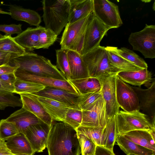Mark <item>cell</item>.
<instances>
[{
    "label": "cell",
    "mask_w": 155,
    "mask_h": 155,
    "mask_svg": "<svg viewBox=\"0 0 155 155\" xmlns=\"http://www.w3.org/2000/svg\"><path fill=\"white\" fill-rule=\"evenodd\" d=\"M81 126L88 127H104L107 118L105 103L103 97L91 109L82 111Z\"/></svg>",
    "instance_id": "cell-15"
},
{
    "label": "cell",
    "mask_w": 155,
    "mask_h": 155,
    "mask_svg": "<svg viewBox=\"0 0 155 155\" xmlns=\"http://www.w3.org/2000/svg\"><path fill=\"white\" fill-rule=\"evenodd\" d=\"M104 127H94L80 126L76 130L78 134L85 135L96 145L101 146L102 135Z\"/></svg>",
    "instance_id": "cell-35"
},
{
    "label": "cell",
    "mask_w": 155,
    "mask_h": 155,
    "mask_svg": "<svg viewBox=\"0 0 155 155\" xmlns=\"http://www.w3.org/2000/svg\"><path fill=\"white\" fill-rule=\"evenodd\" d=\"M0 80L7 89L11 93H14L15 84L17 80L15 73L0 75Z\"/></svg>",
    "instance_id": "cell-42"
},
{
    "label": "cell",
    "mask_w": 155,
    "mask_h": 155,
    "mask_svg": "<svg viewBox=\"0 0 155 155\" xmlns=\"http://www.w3.org/2000/svg\"><path fill=\"white\" fill-rule=\"evenodd\" d=\"M137 96L139 102V110L146 114L153 126L155 124V81H153L149 87L143 89L131 86Z\"/></svg>",
    "instance_id": "cell-14"
},
{
    "label": "cell",
    "mask_w": 155,
    "mask_h": 155,
    "mask_svg": "<svg viewBox=\"0 0 155 155\" xmlns=\"http://www.w3.org/2000/svg\"><path fill=\"white\" fill-rule=\"evenodd\" d=\"M149 130H136L122 135L136 144L155 151V138Z\"/></svg>",
    "instance_id": "cell-26"
},
{
    "label": "cell",
    "mask_w": 155,
    "mask_h": 155,
    "mask_svg": "<svg viewBox=\"0 0 155 155\" xmlns=\"http://www.w3.org/2000/svg\"><path fill=\"white\" fill-rule=\"evenodd\" d=\"M6 119L14 123L19 133L24 134L27 128L31 125L43 122L33 114L22 107Z\"/></svg>",
    "instance_id": "cell-19"
},
{
    "label": "cell",
    "mask_w": 155,
    "mask_h": 155,
    "mask_svg": "<svg viewBox=\"0 0 155 155\" xmlns=\"http://www.w3.org/2000/svg\"><path fill=\"white\" fill-rule=\"evenodd\" d=\"M116 92L119 107L130 112L139 110V102L137 94L132 87L116 75Z\"/></svg>",
    "instance_id": "cell-10"
},
{
    "label": "cell",
    "mask_w": 155,
    "mask_h": 155,
    "mask_svg": "<svg viewBox=\"0 0 155 155\" xmlns=\"http://www.w3.org/2000/svg\"><path fill=\"white\" fill-rule=\"evenodd\" d=\"M0 155H15L8 148L6 142L0 139Z\"/></svg>",
    "instance_id": "cell-47"
},
{
    "label": "cell",
    "mask_w": 155,
    "mask_h": 155,
    "mask_svg": "<svg viewBox=\"0 0 155 155\" xmlns=\"http://www.w3.org/2000/svg\"><path fill=\"white\" fill-rule=\"evenodd\" d=\"M51 127L42 122L26 129L24 134L35 153L42 152L46 147Z\"/></svg>",
    "instance_id": "cell-13"
},
{
    "label": "cell",
    "mask_w": 155,
    "mask_h": 155,
    "mask_svg": "<svg viewBox=\"0 0 155 155\" xmlns=\"http://www.w3.org/2000/svg\"><path fill=\"white\" fill-rule=\"evenodd\" d=\"M128 42L134 50L140 52L145 58H155V25L146 24L139 31L131 33Z\"/></svg>",
    "instance_id": "cell-7"
},
{
    "label": "cell",
    "mask_w": 155,
    "mask_h": 155,
    "mask_svg": "<svg viewBox=\"0 0 155 155\" xmlns=\"http://www.w3.org/2000/svg\"><path fill=\"white\" fill-rule=\"evenodd\" d=\"M8 148L15 155L26 154L33 155L35 153L25 134L19 133L8 140Z\"/></svg>",
    "instance_id": "cell-25"
},
{
    "label": "cell",
    "mask_w": 155,
    "mask_h": 155,
    "mask_svg": "<svg viewBox=\"0 0 155 155\" xmlns=\"http://www.w3.org/2000/svg\"><path fill=\"white\" fill-rule=\"evenodd\" d=\"M10 63L18 66V69L35 75L67 80L50 60L36 54L27 52L24 54L14 58Z\"/></svg>",
    "instance_id": "cell-2"
},
{
    "label": "cell",
    "mask_w": 155,
    "mask_h": 155,
    "mask_svg": "<svg viewBox=\"0 0 155 155\" xmlns=\"http://www.w3.org/2000/svg\"><path fill=\"white\" fill-rule=\"evenodd\" d=\"M8 107H22L21 98L13 93H0V110H4Z\"/></svg>",
    "instance_id": "cell-40"
},
{
    "label": "cell",
    "mask_w": 155,
    "mask_h": 155,
    "mask_svg": "<svg viewBox=\"0 0 155 155\" xmlns=\"http://www.w3.org/2000/svg\"><path fill=\"white\" fill-rule=\"evenodd\" d=\"M67 53L71 74V80L90 77L87 67L81 54L71 50H67Z\"/></svg>",
    "instance_id": "cell-23"
},
{
    "label": "cell",
    "mask_w": 155,
    "mask_h": 155,
    "mask_svg": "<svg viewBox=\"0 0 155 155\" xmlns=\"http://www.w3.org/2000/svg\"><path fill=\"white\" fill-rule=\"evenodd\" d=\"M0 51L20 55L25 54L26 50L21 46L11 35H5L0 38Z\"/></svg>",
    "instance_id": "cell-31"
},
{
    "label": "cell",
    "mask_w": 155,
    "mask_h": 155,
    "mask_svg": "<svg viewBox=\"0 0 155 155\" xmlns=\"http://www.w3.org/2000/svg\"><path fill=\"white\" fill-rule=\"evenodd\" d=\"M15 124L6 119L0 121V139L4 141L19 134Z\"/></svg>",
    "instance_id": "cell-37"
},
{
    "label": "cell",
    "mask_w": 155,
    "mask_h": 155,
    "mask_svg": "<svg viewBox=\"0 0 155 155\" xmlns=\"http://www.w3.org/2000/svg\"><path fill=\"white\" fill-rule=\"evenodd\" d=\"M31 94L53 99L71 106L79 108L78 101L80 95L73 93L65 90L46 87L41 91Z\"/></svg>",
    "instance_id": "cell-16"
},
{
    "label": "cell",
    "mask_w": 155,
    "mask_h": 155,
    "mask_svg": "<svg viewBox=\"0 0 155 155\" xmlns=\"http://www.w3.org/2000/svg\"><path fill=\"white\" fill-rule=\"evenodd\" d=\"M41 2L45 28L50 29L58 36L68 22L69 0H44Z\"/></svg>",
    "instance_id": "cell-3"
},
{
    "label": "cell",
    "mask_w": 155,
    "mask_h": 155,
    "mask_svg": "<svg viewBox=\"0 0 155 155\" xmlns=\"http://www.w3.org/2000/svg\"><path fill=\"white\" fill-rule=\"evenodd\" d=\"M109 58L112 64L116 67L123 71L139 70L141 68L128 61L117 54L114 51L113 47H105Z\"/></svg>",
    "instance_id": "cell-30"
},
{
    "label": "cell",
    "mask_w": 155,
    "mask_h": 155,
    "mask_svg": "<svg viewBox=\"0 0 155 155\" xmlns=\"http://www.w3.org/2000/svg\"><path fill=\"white\" fill-rule=\"evenodd\" d=\"M116 116L109 119L103 130L101 146L113 151L117 137Z\"/></svg>",
    "instance_id": "cell-29"
},
{
    "label": "cell",
    "mask_w": 155,
    "mask_h": 155,
    "mask_svg": "<svg viewBox=\"0 0 155 155\" xmlns=\"http://www.w3.org/2000/svg\"><path fill=\"white\" fill-rule=\"evenodd\" d=\"M46 147L48 155H80L81 153L76 130L63 122H53Z\"/></svg>",
    "instance_id": "cell-1"
},
{
    "label": "cell",
    "mask_w": 155,
    "mask_h": 155,
    "mask_svg": "<svg viewBox=\"0 0 155 155\" xmlns=\"http://www.w3.org/2000/svg\"><path fill=\"white\" fill-rule=\"evenodd\" d=\"M12 18L17 21L28 23L31 25L39 26L41 21L40 15L36 11L20 6L12 5L8 10Z\"/></svg>",
    "instance_id": "cell-24"
},
{
    "label": "cell",
    "mask_w": 155,
    "mask_h": 155,
    "mask_svg": "<svg viewBox=\"0 0 155 155\" xmlns=\"http://www.w3.org/2000/svg\"><path fill=\"white\" fill-rule=\"evenodd\" d=\"M94 155H115L114 151L103 146L97 145Z\"/></svg>",
    "instance_id": "cell-46"
},
{
    "label": "cell",
    "mask_w": 155,
    "mask_h": 155,
    "mask_svg": "<svg viewBox=\"0 0 155 155\" xmlns=\"http://www.w3.org/2000/svg\"><path fill=\"white\" fill-rule=\"evenodd\" d=\"M115 116L117 135L136 130L155 128L147 116L140 110L130 112L120 110Z\"/></svg>",
    "instance_id": "cell-6"
},
{
    "label": "cell",
    "mask_w": 155,
    "mask_h": 155,
    "mask_svg": "<svg viewBox=\"0 0 155 155\" xmlns=\"http://www.w3.org/2000/svg\"><path fill=\"white\" fill-rule=\"evenodd\" d=\"M35 95L51 117L53 121L63 122L68 109L77 108L53 99Z\"/></svg>",
    "instance_id": "cell-18"
},
{
    "label": "cell",
    "mask_w": 155,
    "mask_h": 155,
    "mask_svg": "<svg viewBox=\"0 0 155 155\" xmlns=\"http://www.w3.org/2000/svg\"><path fill=\"white\" fill-rule=\"evenodd\" d=\"M70 4L68 23H74L92 12L93 0H69Z\"/></svg>",
    "instance_id": "cell-22"
},
{
    "label": "cell",
    "mask_w": 155,
    "mask_h": 155,
    "mask_svg": "<svg viewBox=\"0 0 155 155\" xmlns=\"http://www.w3.org/2000/svg\"><path fill=\"white\" fill-rule=\"evenodd\" d=\"M91 13L74 23H67L60 41L61 49L74 51L81 55L85 34Z\"/></svg>",
    "instance_id": "cell-5"
},
{
    "label": "cell",
    "mask_w": 155,
    "mask_h": 155,
    "mask_svg": "<svg viewBox=\"0 0 155 155\" xmlns=\"http://www.w3.org/2000/svg\"><path fill=\"white\" fill-rule=\"evenodd\" d=\"M0 14H7L10 15L11 14L9 12H5L4 11H3L0 8Z\"/></svg>",
    "instance_id": "cell-49"
},
{
    "label": "cell",
    "mask_w": 155,
    "mask_h": 155,
    "mask_svg": "<svg viewBox=\"0 0 155 155\" xmlns=\"http://www.w3.org/2000/svg\"><path fill=\"white\" fill-rule=\"evenodd\" d=\"M9 93L11 92L6 88L0 80V93Z\"/></svg>",
    "instance_id": "cell-48"
},
{
    "label": "cell",
    "mask_w": 155,
    "mask_h": 155,
    "mask_svg": "<svg viewBox=\"0 0 155 155\" xmlns=\"http://www.w3.org/2000/svg\"><path fill=\"white\" fill-rule=\"evenodd\" d=\"M80 95L98 92L101 91V84L97 78H88L68 81Z\"/></svg>",
    "instance_id": "cell-28"
},
{
    "label": "cell",
    "mask_w": 155,
    "mask_h": 155,
    "mask_svg": "<svg viewBox=\"0 0 155 155\" xmlns=\"http://www.w3.org/2000/svg\"><path fill=\"white\" fill-rule=\"evenodd\" d=\"M128 155H135L133 154H129Z\"/></svg>",
    "instance_id": "cell-52"
},
{
    "label": "cell",
    "mask_w": 155,
    "mask_h": 155,
    "mask_svg": "<svg viewBox=\"0 0 155 155\" xmlns=\"http://www.w3.org/2000/svg\"><path fill=\"white\" fill-rule=\"evenodd\" d=\"M101 91L80 95L78 101L79 109L82 111L92 108L102 98Z\"/></svg>",
    "instance_id": "cell-34"
},
{
    "label": "cell",
    "mask_w": 155,
    "mask_h": 155,
    "mask_svg": "<svg viewBox=\"0 0 155 155\" xmlns=\"http://www.w3.org/2000/svg\"><path fill=\"white\" fill-rule=\"evenodd\" d=\"M115 52L120 57L142 69H147V63L142 58L132 50L125 47L118 49L113 47Z\"/></svg>",
    "instance_id": "cell-32"
},
{
    "label": "cell",
    "mask_w": 155,
    "mask_h": 155,
    "mask_svg": "<svg viewBox=\"0 0 155 155\" xmlns=\"http://www.w3.org/2000/svg\"><path fill=\"white\" fill-rule=\"evenodd\" d=\"M3 36L4 35H3L0 33V38H2Z\"/></svg>",
    "instance_id": "cell-50"
},
{
    "label": "cell",
    "mask_w": 155,
    "mask_h": 155,
    "mask_svg": "<svg viewBox=\"0 0 155 155\" xmlns=\"http://www.w3.org/2000/svg\"><path fill=\"white\" fill-rule=\"evenodd\" d=\"M82 119V111L79 108H71L67 112L63 122L76 130L81 126Z\"/></svg>",
    "instance_id": "cell-39"
},
{
    "label": "cell",
    "mask_w": 155,
    "mask_h": 155,
    "mask_svg": "<svg viewBox=\"0 0 155 155\" xmlns=\"http://www.w3.org/2000/svg\"><path fill=\"white\" fill-rule=\"evenodd\" d=\"M18 56L15 54L0 51V66L9 64L12 59Z\"/></svg>",
    "instance_id": "cell-44"
},
{
    "label": "cell",
    "mask_w": 155,
    "mask_h": 155,
    "mask_svg": "<svg viewBox=\"0 0 155 155\" xmlns=\"http://www.w3.org/2000/svg\"><path fill=\"white\" fill-rule=\"evenodd\" d=\"M15 74L17 78L22 80L36 83L45 87L60 88L80 95L75 87L67 80L37 76L18 68Z\"/></svg>",
    "instance_id": "cell-12"
},
{
    "label": "cell",
    "mask_w": 155,
    "mask_h": 155,
    "mask_svg": "<svg viewBox=\"0 0 155 155\" xmlns=\"http://www.w3.org/2000/svg\"><path fill=\"white\" fill-rule=\"evenodd\" d=\"M81 57L90 77L99 78L117 75L123 71L112 64L104 47L100 45Z\"/></svg>",
    "instance_id": "cell-4"
},
{
    "label": "cell",
    "mask_w": 155,
    "mask_h": 155,
    "mask_svg": "<svg viewBox=\"0 0 155 155\" xmlns=\"http://www.w3.org/2000/svg\"><path fill=\"white\" fill-rule=\"evenodd\" d=\"M117 75L98 78L101 84V91L105 103L106 112L108 120L120 111L117 101L116 80Z\"/></svg>",
    "instance_id": "cell-11"
},
{
    "label": "cell",
    "mask_w": 155,
    "mask_h": 155,
    "mask_svg": "<svg viewBox=\"0 0 155 155\" xmlns=\"http://www.w3.org/2000/svg\"><path fill=\"white\" fill-rule=\"evenodd\" d=\"M46 87L36 83L24 81L17 78L15 84L14 93L19 95L38 92Z\"/></svg>",
    "instance_id": "cell-33"
},
{
    "label": "cell",
    "mask_w": 155,
    "mask_h": 155,
    "mask_svg": "<svg viewBox=\"0 0 155 155\" xmlns=\"http://www.w3.org/2000/svg\"><path fill=\"white\" fill-rule=\"evenodd\" d=\"M110 28L96 17L93 12L86 29L81 55L83 56L100 46V43Z\"/></svg>",
    "instance_id": "cell-8"
},
{
    "label": "cell",
    "mask_w": 155,
    "mask_h": 155,
    "mask_svg": "<svg viewBox=\"0 0 155 155\" xmlns=\"http://www.w3.org/2000/svg\"><path fill=\"white\" fill-rule=\"evenodd\" d=\"M45 28L40 25L35 28L29 27L14 38L25 50L32 51L38 49L39 35Z\"/></svg>",
    "instance_id": "cell-20"
},
{
    "label": "cell",
    "mask_w": 155,
    "mask_h": 155,
    "mask_svg": "<svg viewBox=\"0 0 155 155\" xmlns=\"http://www.w3.org/2000/svg\"><path fill=\"white\" fill-rule=\"evenodd\" d=\"M56 68L59 69L68 81L71 80V74L67 50L60 49L56 50Z\"/></svg>",
    "instance_id": "cell-36"
},
{
    "label": "cell",
    "mask_w": 155,
    "mask_h": 155,
    "mask_svg": "<svg viewBox=\"0 0 155 155\" xmlns=\"http://www.w3.org/2000/svg\"><path fill=\"white\" fill-rule=\"evenodd\" d=\"M126 83L135 86L140 87L145 84L149 86L152 80V74L147 69L131 71H121L117 74Z\"/></svg>",
    "instance_id": "cell-21"
},
{
    "label": "cell",
    "mask_w": 155,
    "mask_h": 155,
    "mask_svg": "<svg viewBox=\"0 0 155 155\" xmlns=\"http://www.w3.org/2000/svg\"><path fill=\"white\" fill-rule=\"evenodd\" d=\"M22 107L31 112L43 122L51 126L53 121L36 96L31 94H20Z\"/></svg>",
    "instance_id": "cell-17"
},
{
    "label": "cell",
    "mask_w": 155,
    "mask_h": 155,
    "mask_svg": "<svg viewBox=\"0 0 155 155\" xmlns=\"http://www.w3.org/2000/svg\"><path fill=\"white\" fill-rule=\"evenodd\" d=\"M22 25L11 24L10 25H0V31L5 33L6 35H11L15 34H19L22 31Z\"/></svg>",
    "instance_id": "cell-43"
},
{
    "label": "cell",
    "mask_w": 155,
    "mask_h": 155,
    "mask_svg": "<svg viewBox=\"0 0 155 155\" xmlns=\"http://www.w3.org/2000/svg\"><path fill=\"white\" fill-rule=\"evenodd\" d=\"M82 155L94 154L96 145L85 135L78 134Z\"/></svg>",
    "instance_id": "cell-41"
},
{
    "label": "cell",
    "mask_w": 155,
    "mask_h": 155,
    "mask_svg": "<svg viewBox=\"0 0 155 155\" xmlns=\"http://www.w3.org/2000/svg\"><path fill=\"white\" fill-rule=\"evenodd\" d=\"M18 68L16 66H12L9 64L0 66V75L15 73L16 70Z\"/></svg>",
    "instance_id": "cell-45"
},
{
    "label": "cell",
    "mask_w": 155,
    "mask_h": 155,
    "mask_svg": "<svg viewBox=\"0 0 155 155\" xmlns=\"http://www.w3.org/2000/svg\"><path fill=\"white\" fill-rule=\"evenodd\" d=\"M93 13L102 22L111 29L118 28L123 24L118 6L109 0H93Z\"/></svg>",
    "instance_id": "cell-9"
},
{
    "label": "cell",
    "mask_w": 155,
    "mask_h": 155,
    "mask_svg": "<svg viewBox=\"0 0 155 155\" xmlns=\"http://www.w3.org/2000/svg\"><path fill=\"white\" fill-rule=\"evenodd\" d=\"M116 142L127 155H155V151L135 143L123 135H117Z\"/></svg>",
    "instance_id": "cell-27"
},
{
    "label": "cell",
    "mask_w": 155,
    "mask_h": 155,
    "mask_svg": "<svg viewBox=\"0 0 155 155\" xmlns=\"http://www.w3.org/2000/svg\"><path fill=\"white\" fill-rule=\"evenodd\" d=\"M87 155H94V154H93Z\"/></svg>",
    "instance_id": "cell-53"
},
{
    "label": "cell",
    "mask_w": 155,
    "mask_h": 155,
    "mask_svg": "<svg viewBox=\"0 0 155 155\" xmlns=\"http://www.w3.org/2000/svg\"><path fill=\"white\" fill-rule=\"evenodd\" d=\"M29 155L26 154H19V155Z\"/></svg>",
    "instance_id": "cell-51"
},
{
    "label": "cell",
    "mask_w": 155,
    "mask_h": 155,
    "mask_svg": "<svg viewBox=\"0 0 155 155\" xmlns=\"http://www.w3.org/2000/svg\"><path fill=\"white\" fill-rule=\"evenodd\" d=\"M58 35L50 29L46 28L40 33L38 38V49H48L57 40Z\"/></svg>",
    "instance_id": "cell-38"
}]
</instances>
